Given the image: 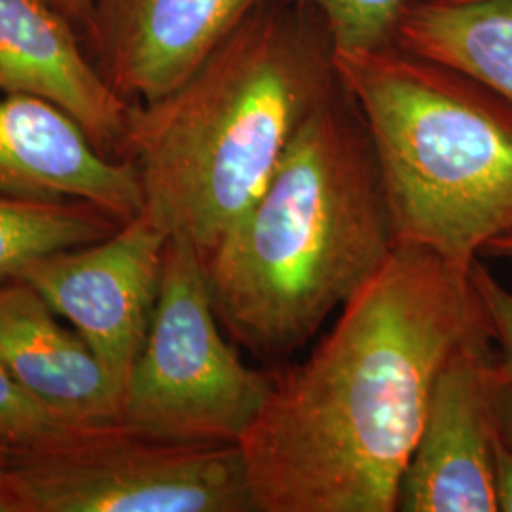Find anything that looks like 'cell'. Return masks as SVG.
<instances>
[{"label":"cell","instance_id":"cell-1","mask_svg":"<svg viewBox=\"0 0 512 512\" xmlns=\"http://www.w3.org/2000/svg\"><path fill=\"white\" fill-rule=\"evenodd\" d=\"M488 329L465 270L397 241L239 440L256 512H395L440 368Z\"/></svg>","mask_w":512,"mask_h":512},{"label":"cell","instance_id":"cell-2","mask_svg":"<svg viewBox=\"0 0 512 512\" xmlns=\"http://www.w3.org/2000/svg\"><path fill=\"white\" fill-rule=\"evenodd\" d=\"M332 55L313 8L264 0L173 92L133 103L128 160L141 213L207 260L334 88Z\"/></svg>","mask_w":512,"mask_h":512},{"label":"cell","instance_id":"cell-3","mask_svg":"<svg viewBox=\"0 0 512 512\" xmlns=\"http://www.w3.org/2000/svg\"><path fill=\"white\" fill-rule=\"evenodd\" d=\"M395 245L365 120L336 78L205 260L220 325L256 357L283 359L378 274Z\"/></svg>","mask_w":512,"mask_h":512},{"label":"cell","instance_id":"cell-4","mask_svg":"<svg viewBox=\"0 0 512 512\" xmlns=\"http://www.w3.org/2000/svg\"><path fill=\"white\" fill-rule=\"evenodd\" d=\"M334 73L365 120L397 241L471 270L512 232V107L397 42L340 50Z\"/></svg>","mask_w":512,"mask_h":512},{"label":"cell","instance_id":"cell-5","mask_svg":"<svg viewBox=\"0 0 512 512\" xmlns=\"http://www.w3.org/2000/svg\"><path fill=\"white\" fill-rule=\"evenodd\" d=\"M274 372L241 361L224 336L205 260L169 238L156 308L120 403V423L150 439L238 444L255 423Z\"/></svg>","mask_w":512,"mask_h":512},{"label":"cell","instance_id":"cell-6","mask_svg":"<svg viewBox=\"0 0 512 512\" xmlns=\"http://www.w3.org/2000/svg\"><path fill=\"white\" fill-rule=\"evenodd\" d=\"M0 471L23 512H256L238 444L150 439L122 423L10 450Z\"/></svg>","mask_w":512,"mask_h":512},{"label":"cell","instance_id":"cell-7","mask_svg":"<svg viewBox=\"0 0 512 512\" xmlns=\"http://www.w3.org/2000/svg\"><path fill=\"white\" fill-rule=\"evenodd\" d=\"M167 239L139 213L107 238L40 256L18 275L90 346L120 403L152 323Z\"/></svg>","mask_w":512,"mask_h":512},{"label":"cell","instance_id":"cell-8","mask_svg":"<svg viewBox=\"0 0 512 512\" xmlns=\"http://www.w3.org/2000/svg\"><path fill=\"white\" fill-rule=\"evenodd\" d=\"M488 340L490 329L475 332L440 368L420 437L404 471L399 511H497V361L490 355Z\"/></svg>","mask_w":512,"mask_h":512},{"label":"cell","instance_id":"cell-9","mask_svg":"<svg viewBox=\"0 0 512 512\" xmlns=\"http://www.w3.org/2000/svg\"><path fill=\"white\" fill-rule=\"evenodd\" d=\"M264 0H95L84 31L97 69L129 103L173 92Z\"/></svg>","mask_w":512,"mask_h":512},{"label":"cell","instance_id":"cell-10","mask_svg":"<svg viewBox=\"0 0 512 512\" xmlns=\"http://www.w3.org/2000/svg\"><path fill=\"white\" fill-rule=\"evenodd\" d=\"M48 0H0V95H31L67 112L105 156L128 160L133 103L112 88Z\"/></svg>","mask_w":512,"mask_h":512},{"label":"cell","instance_id":"cell-11","mask_svg":"<svg viewBox=\"0 0 512 512\" xmlns=\"http://www.w3.org/2000/svg\"><path fill=\"white\" fill-rule=\"evenodd\" d=\"M0 194L88 202L120 224L143 211L135 164L105 156L67 112L31 95H0Z\"/></svg>","mask_w":512,"mask_h":512},{"label":"cell","instance_id":"cell-12","mask_svg":"<svg viewBox=\"0 0 512 512\" xmlns=\"http://www.w3.org/2000/svg\"><path fill=\"white\" fill-rule=\"evenodd\" d=\"M27 283H0V365L57 412L120 423V401L90 346Z\"/></svg>","mask_w":512,"mask_h":512},{"label":"cell","instance_id":"cell-13","mask_svg":"<svg viewBox=\"0 0 512 512\" xmlns=\"http://www.w3.org/2000/svg\"><path fill=\"white\" fill-rule=\"evenodd\" d=\"M395 42L475 78L512 107V0H412Z\"/></svg>","mask_w":512,"mask_h":512},{"label":"cell","instance_id":"cell-14","mask_svg":"<svg viewBox=\"0 0 512 512\" xmlns=\"http://www.w3.org/2000/svg\"><path fill=\"white\" fill-rule=\"evenodd\" d=\"M120 222L92 203L0 194V283L40 256L110 236Z\"/></svg>","mask_w":512,"mask_h":512},{"label":"cell","instance_id":"cell-15","mask_svg":"<svg viewBox=\"0 0 512 512\" xmlns=\"http://www.w3.org/2000/svg\"><path fill=\"white\" fill-rule=\"evenodd\" d=\"M93 427L73 420L40 401L0 365V446L27 450L69 439Z\"/></svg>","mask_w":512,"mask_h":512},{"label":"cell","instance_id":"cell-16","mask_svg":"<svg viewBox=\"0 0 512 512\" xmlns=\"http://www.w3.org/2000/svg\"><path fill=\"white\" fill-rule=\"evenodd\" d=\"M325 19L334 48L359 50L395 42L397 25L412 0H293Z\"/></svg>","mask_w":512,"mask_h":512},{"label":"cell","instance_id":"cell-17","mask_svg":"<svg viewBox=\"0 0 512 512\" xmlns=\"http://www.w3.org/2000/svg\"><path fill=\"white\" fill-rule=\"evenodd\" d=\"M473 285L484 310L490 338L501 353V359L497 363L499 372L512 382V291L503 287L478 262L473 266Z\"/></svg>","mask_w":512,"mask_h":512},{"label":"cell","instance_id":"cell-18","mask_svg":"<svg viewBox=\"0 0 512 512\" xmlns=\"http://www.w3.org/2000/svg\"><path fill=\"white\" fill-rule=\"evenodd\" d=\"M494 478L497 511L512 512V442L501 431L494 444Z\"/></svg>","mask_w":512,"mask_h":512},{"label":"cell","instance_id":"cell-19","mask_svg":"<svg viewBox=\"0 0 512 512\" xmlns=\"http://www.w3.org/2000/svg\"><path fill=\"white\" fill-rule=\"evenodd\" d=\"M494 408L499 431L512 442V382L499 372V366L494 387Z\"/></svg>","mask_w":512,"mask_h":512},{"label":"cell","instance_id":"cell-20","mask_svg":"<svg viewBox=\"0 0 512 512\" xmlns=\"http://www.w3.org/2000/svg\"><path fill=\"white\" fill-rule=\"evenodd\" d=\"M65 18L73 23L78 31H86L92 19L95 0H48Z\"/></svg>","mask_w":512,"mask_h":512},{"label":"cell","instance_id":"cell-21","mask_svg":"<svg viewBox=\"0 0 512 512\" xmlns=\"http://www.w3.org/2000/svg\"><path fill=\"white\" fill-rule=\"evenodd\" d=\"M482 256H492V258H503V260H511L512 262V232L505 234V236H499L494 241H490Z\"/></svg>","mask_w":512,"mask_h":512},{"label":"cell","instance_id":"cell-22","mask_svg":"<svg viewBox=\"0 0 512 512\" xmlns=\"http://www.w3.org/2000/svg\"><path fill=\"white\" fill-rule=\"evenodd\" d=\"M0 512H23L18 495L12 490L2 471H0Z\"/></svg>","mask_w":512,"mask_h":512},{"label":"cell","instance_id":"cell-23","mask_svg":"<svg viewBox=\"0 0 512 512\" xmlns=\"http://www.w3.org/2000/svg\"><path fill=\"white\" fill-rule=\"evenodd\" d=\"M429 2H442V4H463V2H476V0H429Z\"/></svg>","mask_w":512,"mask_h":512},{"label":"cell","instance_id":"cell-24","mask_svg":"<svg viewBox=\"0 0 512 512\" xmlns=\"http://www.w3.org/2000/svg\"><path fill=\"white\" fill-rule=\"evenodd\" d=\"M6 452H8V450H6V448H2V446H0V456H4V454H6Z\"/></svg>","mask_w":512,"mask_h":512}]
</instances>
